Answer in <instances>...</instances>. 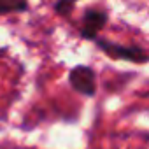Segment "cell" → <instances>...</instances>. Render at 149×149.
Listing matches in <instances>:
<instances>
[{
    "label": "cell",
    "mask_w": 149,
    "mask_h": 149,
    "mask_svg": "<svg viewBox=\"0 0 149 149\" xmlns=\"http://www.w3.org/2000/svg\"><path fill=\"white\" fill-rule=\"evenodd\" d=\"M93 42L97 44V47L102 53H105L112 60H123V61H130V63H137V65L149 63V53L144 47L118 44V42H112V40H107V39H100V37H97Z\"/></svg>",
    "instance_id": "obj_1"
},
{
    "label": "cell",
    "mask_w": 149,
    "mask_h": 149,
    "mask_svg": "<svg viewBox=\"0 0 149 149\" xmlns=\"http://www.w3.org/2000/svg\"><path fill=\"white\" fill-rule=\"evenodd\" d=\"M109 21V13L98 6H91L86 7V11L83 13V21H81V28H79V35L84 40H95L98 37V33L105 28Z\"/></svg>",
    "instance_id": "obj_2"
},
{
    "label": "cell",
    "mask_w": 149,
    "mask_h": 149,
    "mask_svg": "<svg viewBox=\"0 0 149 149\" xmlns=\"http://www.w3.org/2000/svg\"><path fill=\"white\" fill-rule=\"evenodd\" d=\"M68 84L84 97H93L97 93V74L90 65H76L68 72Z\"/></svg>",
    "instance_id": "obj_3"
},
{
    "label": "cell",
    "mask_w": 149,
    "mask_h": 149,
    "mask_svg": "<svg viewBox=\"0 0 149 149\" xmlns=\"http://www.w3.org/2000/svg\"><path fill=\"white\" fill-rule=\"evenodd\" d=\"M30 9L28 0H0V16L21 14Z\"/></svg>",
    "instance_id": "obj_4"
},
{
    "label": "cell",
    "mask_w": 149,
    "mask_h": 149,
    "mask_svg": "<svg viewBox=\"0 0 149 149\" xmlns=\"http://www.w3.org/2000/svg\"><path fill=\"white\" fill-rule=\"evenodd\" d=\"M77 2H81V0H56L53 4V11L61 18H68L72 14L74 7L77 6Z\"/></svg>",
    "instance_id": "obj_5"
},
{
    "label": "cell",
    "mask_w": 149,
    "mask_h": 149,
    "mask_svg": "<svg viewBox=\"0 0 149 149\" xmlns=\"http://www.w3.org/2000/svg\"><path fill=\"white\" fill-rule=\"evenodd\" d=\"M144 139H146V140L149 142V133H144Z\"/></svg>",
    "instance_id": "obj_6"
}]
</instances>
